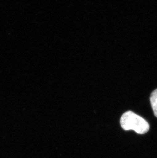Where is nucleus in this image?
I'll return each instance as SVG.
<instances>
[{
    "label": "nucleus",
    "instance_id": "f257e3e1",
    "mask_svg": "<svg viewBox=\"0 0 157 158\" xmlns=\"http://www.w3.org/2000/svg\"><path fill=\"white\" fill-rule=\"evenodd\" d=\"M120 123L123 130H133L139 134H145L150 129L149 124L144 118L130 110L122 115Z\"/></svg>",
    "mask_w": 157,
    "mask_h": 158
},
{
    "label": "nucleus",
    "instance_id": "f03ea898",
    "mask_svg": "<svg viewBox=\"0 0 157 158\" xmlns=\"http://www.w3.org/2000/svg\"><path fill=\"white\" fill-rule=\"evenodd\" d=\"M150 102L155 116L157 117V89L151 93L150 96Z\"/></svg>",
    "mask_w": 157,
    "mask_h": 158
}]
</instances>
